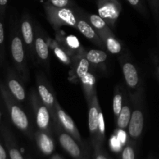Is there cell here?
<instances>
[{
  "label": "cell",
  "instance_id": "obj_1",
  "mask_svg": "<svg viewBox=\"0 0 159 159\" xmlns=\"http://www.w3.org/2000/svg\"><path fill=\"white\" fill-rule=\"evenodd\" d=\"M0 94L9 112L12 124L22 132L29 135L31 133V129L27 115L19 105L17 102L18 101L11 95L6 85H5V84L1 80H0Z\"/></svg>",
  "mask_w": 159,
  "mask_h": 159
},
{
  "label": "cell",
  "instance_id": "obj_2",
  "mask_svg": "<svg viewBox=\"0 0 159 159\" xmlns=\"http://www.w3.org/2000/svg\"><path fill=\"white\" fill-rule=\"evenodd\" d=\"M10 52L17 74L23 81L26 82L29 78V71L26 60V50L21 34L16 26L11 33Z\"/></svg>",
  "mask_w": 159,
  "mask_h": 159
},
{
  "label": "cell",
  "instance_id": "obj_3",
  "mask_svg": "<svg viewBox=\"0 0 159 159\" xmlns=\"http://www.w3.org/2000/svg\"><path fill=\"white\" fill-rule=\"evenodd\" d=\"M44 10L50 23L55 29L61 26H70L76 28L78 20L81 13L71 8H57L45 3Z\"/></svg>",
  "mask_w": 159,
  "mask_h": 159
},
{
  "label": "cell",
  "instance_id": "obj_4",
  "mask_svg": "<svg viewBox=\"0 0 159 159\" xmlns=\"http://www.w3.org/2000/svg\"><path fill=\"white\" fill-rule=\"evenodd\" d=\"M87 104L89 107V130L92 144L93 148L102 146L105 139L102 138L99 132V111L101 108L96 94L93 96L91 100Z\"/></svg>",
  "mask_w": 159,
  "mask_h": 159
},
{
  "label": "cell",
  "instance_id": "obj_5",
  "mask_svg": "<svg viewBox=\"0 0 159 159\" xmlns=\"http://www.w3.org/2000/svg\"><path fill=\"white\" fill-rule=\"evenodd\" d=\"M31 104L35 115L36 124L40 131L51 133V127L54 124L51 123V114L48 107L42 102L38 95L33 92L30 96Z\"/></svg>",
  "mask_w": 159,
  "mask_h": 159
},
{
  "label": "cell",
  "instance_id": "obj_6",
  "mask_svg": "<svg viewBox=\"0 0 159 159\" xmlns=\"http://www.w3.org/2000/svg\"><path fill=\"white\" fill-rule=\"evenodd\" d=\"M96 4L99 15L108 26H114L122 9L119 0H97Z\"/></svg>",
  "mask_w": 159,
  "mask_h": 159
},
{
  "label": "cell",
  "instance_id": "obj_7",
  "mask_svg": "<svg viewBox=\"0 0 159 159\" xmlns=\"http://www.w3.org/2000/svg\"><path fill=\"white\" fill-rule=\"evenodd\" d=\"M37 93H38V96L40 100L49 110L51 114V117H52L53 124L56 128L59 126L55 109L56 98L54 97L52 91L50 89V86L45 82L41 75L37 76Z\"/></svg>",
  "mask_w": 159,
  "mask_h": 159
},
{
  "label": "cell",
  "instance_id": "obj_8",
  "mask_svg": "<svg viewBox=\"0 0 159 159\" xmlns=\"http://www.w3.org/2000/svg\"><path fill=\"white\" fill-rule=\"evenodd\" d=\"M58 141L62 148L74 159H87L85 152L79 146V143L72 136L65 132L60 126L56 127Z\"/></svg>",
  "mask_w": 159,
  "mask_h": 159
},
{
  "label": "cell",
  "instance_id": "obj_9",
  "mask_svg": "<svg viewBox=\"0 0 159 159\" xmlns=\"http://www.w3.org/2000/svg\"><path fill=\"white\" fill-rule=\"evenodd\" d=\"M120 64L127 86L130 91L134 93V94L132 96V98L141 95L139 74L135 65L130 61L127 60L120 61Z\"/></svg>",
  "mask_w": 159,
  "mask_h": 159
},
{
  "label": "cell",
  "instance_id": "obj_10",
  "mask_svg": "<svg viewBox=\"0 0 159 159\" xmlns=\"http://www.w3.org/2000/svg\"><path fill=\"white\" fill-rule=\"evenodd\" d=\"M55 109L56 113H57V120H58V124L65 132L69 134L71 136H72L79 144L82 146L84 145V143L82 141V137H81L80 133L78 130L75 121L73 120L72 118L59 105L58 102L56 99L55 102Z\"/></svg>",
  "mask_w": 159,
  "mask_h": 159
},
{
  "label": "cell",
  "instance_id": "obj_11",
  "mask_svg": "<svg viewBox=\"0 0 159 159\" xmlns=\"http://www.w3.org/2000/svg\"><path fill=\"white\" fill-rule=\"evenodd\" d=\"M20 34H21L22 39L23 43L25 44V48L28 53V55L34 61L36 55L35 48H34V29H33L32 23L30 22V19L26 14H24L21 19L20 22Z\"/></svg>",
  "mask_w": 159,
  "mask_h": 159
},
{
  "label": "cell",
  "instance_id": "obj_12",
  "mask_svg": "<svg viewBox=\"0 0 159 159\" xmlns=\"http://www.w3.org/2000/svg\"><path fill=\"white\" fill-rule=\"evenodd\" d=\"M134 109L132 111L131 117L128 125L129 136L133 140H137L141 136L144 127V114L142 107L134 104Z\"/></svg>",
  "mask_w": 159,
  "mask_h": 159
},
{
  "label": "cell",
  "instance_id": "obj_13",
  "mask_svg": "<svg viewBox=\"0 0 159 159\" xmlns=\"http://www.w3.org/2000/svg\"><path fill=\"white\" fill-rule=\"evenodd\" d=\"M6 87L9 93L18 102H23L26 99V91L18 79L16 74L10 68H7L6 73Z\"/></svg>",
  "mask_w": 159,
  "mask_h": 159
},
{
  "label": "cell",
  "instance_id": "obj_14",
  "mask_svg": "<svg viewBox=\"0 0 159 159\" xmlns=\"http://www.w3.org/2000/svg\"><path fill=\"white\" fill-rule=\"evenodd\" d=\"M76 29L82 34L85 37H86L88 40L93 42V43L96 44L97 46L100 48H106L104 44L103 40H102L100 37L99 36L98 33L96 32V30L92 26V25L87 21H85L82 16H79L78 20L77 25H76Z\"/></svg>",
  "mask_w": 159,
  "mask_h": 159
},
{
  "label": "cell",
  "instance_id": "obj_15",
  "mask_svg": "<svg viewBox=\"0 0 159 159\" xmlns=\"http://www.w3.org/2000/svg\"><path fill=\"white\" fill-rule=\"evenodd\" d=\"M36 143L39 150L45 155H51L54 151V143L51 134L38 130L35 134Z\"/></svg>",
  "mask_w": 159,
  "mask_h": 159
},
{
  "label": "cell",
  "instance_id": "obj_16",
  "mask_svg": "<svg viewBox=\"0 0 159 159\" xmlns=\"http://www.w3.org/2000/svg\"><path fill=\"white\" fill-rule=\"evenodd\" d=\"M99 36L103 40L104 44L107 51L112 54H118L122 51V44L116 38L114 34L110 29V27L106 30L99 33Z\"/></svg>",
  "mask_w": 159,
  "mask_h": 159
},
{
  "label": "cell",
  "instance_id": "obj_17",
  "mask_svg": "<svg viewBox=\"0 0 159 159\" xmlns=\"http://www.w3.org/2000/svg\"><path fill=\"white\" fill-rule=\"evenodd\" d=\"M34 48H35L36 56H37L40 61L45 66L49 68V48L42 36L37 34L34 40Z\"/></svg>",
  "mask_w": 159,
  "mask_h": 159
},
{
  "label": "cell",
  "instance_id": "obj_18",
  "mask_svg": "<svg viewBox=\"0 0 159 159\" xmlns=\"http://www.w3.org/2000/svg\"><path fill=\"white\" fill-rule=\"evenodd\" d=\"M81 84L82 85L85 99L88 103L93 96L96 94V78L92 73L88 72L84 77L80 79Z\"/></svg>",
  "mask_w": 159,
  "mask_h": 159
},
{
  "label": "cell",
  "instance_id": "obj_19",
  "mask_svg": "<svg viewBox=\"0 0 159 159\" xmlns=\"http://www.w3.org/2000/svg\"><path fill=\"white\" fill-rule=\"evenodd\" d=\"M132 114V109L130 103L128 102H126V103L123 106L122 110L120 113L118 115L116 118V127L119 130H124L128 127L129 123H130V117Z\"/></svg>",
  "mask_w": 159,
  "mask_h": 159
},
{
  "label": "cell",
  "instance_id": "obj_20",
  "mask_svg": "<svg viewBox=\"0 0 159 159\" xmlns=\"http://www.w3.org/2000/svg\"><path fill=\"white\" fill-rule=\"evenodd\" d=\"M1 130L3 136H4L5 140H6L8 149H9V155L10 159H23V155L20 153V150L16 147L15 144L12 141V136H11L10 131L8 130L6 125H3L1 127Z\"/></svg>",
  "mask_w": 159,
  "mask_h": 159
},
{
  "label": "cell",
  "instance_id": "obj_21",
  "mask_svg": "<svg viewBox=\"0 0 159 159\" xmlns=\"http://www.w3.org/2000/svg\"><path fill=\"white\" fill-rule=\"evenodd\" d=\"M85 57L89 61V63L99 65L107 61V53L102 50H90L85 54Z\"/></svg>",
  "mask_w": 159,
  "mask_h": 159
},
{
  "label": "cell",
  "instance_id": "obj_22",
  "mask_svg": "<svg viewBox=\"0 0 159 159\" xmlns=\"http://www.w3.org/2000/svg\"><path fill=\"white\" fill-rule=\"evenodd\" d=\"M123 99H124V91L120 86H116L113 99V111L116 119L122 110Z\"/></svg>",
  "mask_w": 159,
  "mask_h": 159
},
{
  "label": "cell",
  "instance_id": "obj_23",
  "mask_svg": "<svg viewBox=\"0 0 159 159\" xmlns=\"http://www.w3.org/2000/svg\"><path fill=\"white\" fill-rule=\"evenodd\" d=\"M88 19L89 23L92 25V26L96 30V31L98 34L102 32V31L106 30H107L109 28V26L107 25V22H106L99 15L92 14V15L89 16Z\"/></svg>",
  "mask_w": 159,
  "mask_h": 159
},
{
  "label": "cell",
  "instance_id": "obj_24",
  "mask_svg": "<svg viewBox=\"0 0 159 159\" xmlns=\"http://www.w3.org/2000/svg\"><path fill=\"white\" fill-rule=\"evenodd\" d=\"M78 58H79V60L76 62V65L75 66V75L80 80L82 77H84L89 72V61L87 60V58L85 57H78Z\"/></svg>",
  "mask_w": 159,
  "mask_h": 159
},
{
  "label": "cell",
  "instance_id": "obj_25",
  "mask_svg": "<svg viewBox=\"0 0 159 159\" xmlns=\"http://www.w3.org/2000/svg\"><path fill=\"white\" fill-rule=\"evenodd\" d=\"M2 20L3 17L0 16V68L3 67L5 62V33Z\"/></svg>",
  "mask_w": 159,
  "mask_h": 159
},
{
  "label": "cell",
  "instance_id": "obj_26",
  "mask_svg": "<svg viewBox=\"0 0 159 159\" xmlns=\"http://www.w3.org/2000/svg\"><path fill=\"white\" fill-rule=\"evenodd\" d=\"M54 52L55 55L57 56V58L61 61V62L65 63V65H70L71 63V60L70 58V56L67 53V51L62 48H61L59 45H55L53 48Z\"/></svg>",
  "mask_w": 159,
  "mask_h": 159
},
{
  "label": "cell",
  "instance_id": "obj_27",
  "mask_svg": "<svg viewBox=\"0 0 159 159\" xmlns=\"http://www.w3.org/2000/svg\"><path fill=\"white\" fill-rule=\"evenodd\" d=\"M46 3L57 8H70L74 6L72 0H48Z\"/></svg>",
  "mask_w": 159,
  "mask_h": 159
},
{
  "label": "cell",
  "instance_id": "obj_28",
  "mask_svg": "<svg viewBox=\"0 0 159 159\" xmlns=\"http://www.w3.org/2000/svg\"><path fill=\"white\" fill-rule=\"evenodd\" d=\"M121 159H135V151L131 144L128 143L123 149Z\"/></svg>",
  "mask_w": 159,
  "mask_h": 159
},
{
  "label": "cell",
  "instance_id": "obj_29",
  "mask_svg": "<svg viewBox=\"0 0 159 159\" xmlns=\"http://www.w3.org/2000/svg\"><path fill=\"white\" fill-rule=\"evenodd\" d=\"M154 19L156 24L159 25V0H148Z\"/></svg>",
  "mask_w": 159,
  "mask_h": 159
},
{
  "label": "cell",
  "instance_id": "obj_30",
  "mask_svg": "<svg viewBox=\"0 0 159 159\" xmlns=\"http://www.w3.org/2000/svg\"><path fill=\"white\" fill-rule=\"evenodd\" d=\"M65 41H66V45H65V48H66V51L68 50V48L69 49V51H72V50L74 48H79L80 47V44L79 43V40L76 37H68L65 38Z\"/></svg>",
  "mask_w": 159,
  "mask_h": 159
},
{
  "label": "cell",
  "instance_id": "obj_31",
  "mask_svg": "<svg viewBox=\"0 0 159 159\" xmlns=\"http://www.w3.org/2000/svg\"><path fill=\"white\" fill-rule=\"evenodd\" d=\"M127 1L134 9H136L137 10H138L140 12L144 14V15H146L147 11H146L145 6H144V3H143L142 0H127Z\"/></svg>",
  "mask_w": 159,
  "mask_h": 159
},
{
  "label": "cell",
  "instance_id": "obj_32",
  "mask_svg": "<svg viewBox=\"0 0 159 159\" xmlns=\"http://www.w3.org/2000/svg\"><path fill=\"white\" fill-rule=\"evenodd\" d=\"M122 143L120 141V140L118 139V138L116 137H113V138L110 139V148L115 152H119L122 150V146H121Z\"/></svg>",
  "mask_w": 159,
  "mask_h": 159
},
{
  "label": "cell",
  "instance_id": "obj_33",
  "mask_svg": "<svg viewBox=\"0 0 159 159\" xmlns=\"http://www.w3.org/2000/svg\"><path fill=\"white\" fill-rule=\"evenodd\" d=\"M94 158L95 159H109L102 149V146H96L94 148Z\"/></svg>",
  "mask_w": 159,
  "mask_h": 159
},
{
  "label": "cell",
  "instance_id": "obj_34",
  "mask_svg": "<svg viewBox=\"0 0 159 159\" xmlns=\"http://www.w3.org/2000/svg\"><path fill=\"white\" fill-rule=\"evenodd\" d=\"M99 132H100L101 136L103 139H105V123H104L103 114H102V110L99 111Z\"/></svg>",
  "mask_w": 159,
  "mask_h": 159
},
{
  "label": "cell",
  "instance_id": "obj_35",
  "mask_svg": "<svg viewBox=\"0 0 159 159\" xmlns=\"http://www.w3.org/2000/svg\"><path fill=\"white\" fill-rule=\"evenodd\" d=\"M8 0H0V16H1L2 17L4 16Z\"/></svg>",
  "mask_w": 159,
  "mask_h": 159
},
{
  "label": "cell",
  "instance_id": "obj_36",
  "mask_svg": "<svg viewBox=\"0 0 159 159\" xmlns=\"http://www.w3.org/2000/svg\"><path fill=\"white\" fill-rule=\"evenodd\" d=\"M51 159H63V158L61 155H59L58 154H55V155H54L51 157Z\"/></svg>",
  "mask_w": 159,
  "mask_h": 159
},
{
  "label": "cell",
  "instance_id": "obj_37",
  "mask_svg": "<svg viewBox=\"0 0 159 159\" xmlns=\"http://www.w3.org/2000/svg\"><path fill=\"white\" fill-rule=\"evenodd\" d=\"M156 75L159 79V64L158 63L156 64Z\"/></svg>",
  "mask_w": 159,
  "mask_h": 159
},
{
  "label": "cell",
  "instance_id": "obj_38",
  "mask_svg": "<svg viewBox=\"0 0 159 159\" xmlns=\"http://www.w3.org/2000/svg\"><path fill=\"white\" fill-rule=\"evenodd\" d=\"M158 44H159V33H158Z\"/></svg>",
  "mask_w": 159,
  "mask_h": 159
},
{
  "label": "cell",
  "instance_id": "obj_39",
  "mask_svg": "<svg viewBox=\"0 0 159 159\" xmlns=\"http://www.w3.org/2000/svg\"><path fill=\"white\" fill-rule=\"evenodd\" d=\"M0 159H2V158H1V157H0Z\"/></svg>",
  "mask_w": 159,
  "mask_h": 159
}]
</instances>
